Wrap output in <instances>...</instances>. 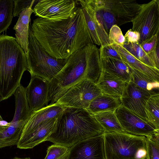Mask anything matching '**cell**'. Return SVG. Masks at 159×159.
Segmentation results:
<instances>
[{
  "label": "cell",
  "mask_w": 159,
  "mask_h": 159,
  "mask_svg": "<svg viewBox=\"0 0 159 159\" xmlns=\"http://www.w3.org/2000/svg\"><path fill=\"white\" fill-rule=\"evenodd\" d=\"M31 27L35 38L55 58L66 59L89 44H93L81 7L76 6L70 16L62 20L38 17L33 20Z\"/></svg>",
  "instance_id": "1"
},
{
  "label": "cell",
  "mask_w": 159,
  "mask_h": 159,
  "mask_svg": "<svg viewBox=\"0 0 159 159\" xmlns=\"http://www.w3.org/2000/svg\"><path fill=\"white\" fill-rule=\"evenodd\" d=\"M102 70L99 49L89 43L66 59L64 66L49 82L48 101L52 104L84 79L96 83Z\"/></svg>",
  "instance_id": "2"
},
{
  "label": "cell",
  "mask_w": 159,
  "mask_h": 159,
  "mask_svg": "<svg viewBox=\"0 0 159 159\" xmlns=\"http://www.w3.org/2000/svg\"><path fill=\"white\" fill-rule=\"evenodd\" d=\"M104 132L93 115L86 109L66 107L57 117L53 130L46 141L70 148Z\"/></svg>",
  "instance_id": "3"
},
{
  "label": "cell",
  "mask_w": 159,
  "mask_h": 159,
  "mask_svg": "<svg viewBox=\"0 0 159 159\" xmlns=\"http://www.w3.org/2000/svg\"><path fill=\"white\" fill-rule=\"evenodd\" d=\"M26 70V54L16 38L0 35V102L14 95Z\"/></svg>",
  "instance_id": "4"
},
{
  "label": "cell",
  "mask_w": 159,
  "mask_h": 159,
  "mask_svg": "<svg viewBox=\"0 0 159 159\" xmlns=\"http://www.w3.org/2000/svg\"><path fill=\"white\" fill-rule=\"evenodd\" d=\"M106 159H145L146 138L126 132H104Z\"/></svg>",
  "instance_id": "5"
},
{
  "label": "cell",
  "mask_w": 159,
  "mask_h": 159,
  "mask_svg": "<svg viewBox=\"0 0 159 159\" xmlns=\"http://www.w3.org/2000/svg\"><path fill=\"white\" fill-rule=\"evenodd\" d=\"M26 56L27 71L31 77L38 76L49 82L62 69L66 61V59L55 58L48 54L34 36L31 25Z\"/></svg>",
  "instance_id": "6"
},
{
  "label": "cell",
  "mask_w": 159,
  "mask_h": 159,
  "mask_svg": "<svg viewBox=\"0 0 159 159\" xmlns=\"http://www.w3.org/2000/svg\"><path fill=\"white\" fill-rule=\"evenodd\" d=\"M131 30L140 34L139 44L159 34V0L141 4L140 10L132 21Z\"/></svg>",
  "instance_id": "7"
},
{
  "label": "cell",
  "mask_w": 159,
  "mask_h": 159,
  "mask_svg": "<svg viewBox=\"0 0 159 159\" xmlns=\"http://www.w3.org/2000/svg\"><path fill=\"white\" fill-rule=\"evenodd\" d=\"M102 94L96 83L86 79L69 89L56 103L64 107L86 109L94 99Z\"/></svg>",
  "instance_id": "8"
},
{
  "label": "cell",
  "mask_w": 159,
  "mask_h": 159,
  "mask_svg": "<svg viewBox=\"0 0 159 159\" xmlns=\"http://www.w3.org/2000/svg\"><path fill=\"white\" fill-rule=\"evenodd\" d=\"M73 0H42L39 1L33 12L39 17L49 20L59 21L67 19L76 6Z\"/></svg>",
  "instance_id": "9"
},
{
  "label": "cell",
  "mask_w": 159,
  "mask_h": 159,
  "mask_svg": "<svg viewBox=\"0 0 159 159\" xmlns=\"http://www.w3.org/2000/svg\"><path fill=\"white\" fill-rule=\"evenodd\" d=\"M125 131L137 136L147 137L159 132L148 121L143 119L121 105L114 111Z\"/></svg>",
  "instance_id": "10"
},
{
  "label": "cell",
  "mask_w": 159,
  "mask_h": 159,
  "mask_svg": "<svg viewBox=\"0 0 159 159\" xmlns=\"http://www.w3.org/2000/svg\"><path fill=\"white\" fill-rule=\"evenodd\" d=\"M103 134L73 145L69 148L67 159H106Z\"/></svg>",
  "instance_id": "11"
},
{
  "label": "cell",
  "mask_w": 159,
  "mask_h": 159,
  "mask_svg": "<svg viewBox=\"0 0 159 159\" xmlns=\"http://www.w3.org/2000/svg\"><path fill=\"white\" fill-rule=\"evenodd\" d=\"M152 96L150 93L130 81L128 83L120 98L121 105L148 121L145 107L147 101Z\"/></svg>",
  "instance_id": "12"
},
{
  "label": "cell",
  "mask_w": 159,
  "mask_h": 159,
  "mask_svg": "<svg viewBox=\"0 0 159 159\" xmlns=\"http://www.w3.org/2000/svg\"><path fill=\"white\" fill-rule=\"evenodd\" d=\"M26 90L27 102L31 111L48 105L49 81L38 76L31 77Z\"/></svg>",
  "instance_id": "13"
},
{
  "label": "cell",
  "mask_w": 159,
  "mask_h": 159,
  "mask_svg": "<svg viewBox=\"0 0 159 159\" xmlns=\"http://www.w3.org/2000/svg\"><path fill=\"white\" fill-rule=\"evenodd\" d=\"M104 6L114 16L118 26L132 22L140 11L141 4L135 0H103Z\"/></svg>",
  "instance_id": "14"
},
{
  "label": "cell",
  "mask_w": 159,
  "mask_h": 159,
  "mask_svg": "<svg viewBox=\"0 0 159 159\" xmlns=\"http://www.w3.org/2000/svg\"><path fill=\"white\" fill-rule=\"evenodd\" d=\"M66 107L55 103L32 111L24 125L19 140H21L31 133L40 125L50 119L57 118Z\"/></svg>",
  "instance_id": "15"
},
{
  "label": "cell",
  "mask_w": 159,
  "mask_h": 159,
  "mask_svg": "<svg viewBox=\"0 0 159 159\" xmlns=\"http://www.w3.org/2000/svg\"><path fill=\"white\" fill-rule=\"evenodd\" d=\"M82 9L86 25L93 43L98 46L110 44L108 34L104 28L99 14L90 8Z\"/></svg>",
  "instance_id": "16"
},
{
  "label": "cell",
  "mask_w": 159,
  "mask_h": 159,
  "mask_svg": "<svg viewBox=\"0 0 159 159\" xmlns=\"http://www.w3.org/2000/svg\"><path fill=\"white\" fill-rule=\"evenodd\" d=\"M57 118H54L45 121L31 133L23 139L19 140L16 144L17 148L22 149L32 148L45 141L53 130Z\"/></svg>",
  "instance_id": "17"
},
{
  "label": "cell",
  "mask_w": 159,
  "mask_h": 159,
  "mask_svg": "<svg viewBox=\"0 0 159 159\" xmlns=\"http://www.w3.org/2000/svg\"><path fill=\"white\" fill-rule=\"evenodd\" d=\"M128 83L102 70L96 84L103 94L120 98Z\"/></svg>",
  "instance_id": "18"
},
{
  "label": "cell",
  "mask_w": 159,
  "mask_h": 159,
  "mask_svg": "<svg viewBox=\"0 0 159 159\" xmlns=\"http://www.w3.org/2000/svg\"><path fill=\"white\" fill-rule=\"evenodd\" d=\"M34 2L22 11L19 14L17 21L13 27L16 31V40L25 54L29 43V28L30 16L33 12L32 7Z\"/></svg>",
  "instance_id": "19"
},
{
  "label": "cell",
  "mask_w": 159,
  "mask_h": 159,
  "mask_svg": "<svg viewBox=\"0 0 159 159\" xmlns=\"http://www.w3.org/2000/svg\"><path fill=\"white\" fill-rule=\"evenodd\" d=\"M100 62L102 70L117 76L127 83L131 81V68L121 59L109 57L100 58Z\"/></svg>",
  "instance_id": "20"
},
{
  "label": "cell",
  "mask_w": 159,
  "mask_h": 159,
  "mask_svg": "<svg viewBox=\"0 0 159 159\" xmlns=\"http://www.w3.org/2000/svg\"><path fill=\"white\" fill-rule=\"evenodd\" d=\"M121 58L129 66L159 81V70L149 66L139 61L123 47L114 45Z\"/></svg>",
  "instance_id": "21"
},
{
  "label": "cell",
  "mask_w": 159,
  "mask_h": 159,
  "mask_svg": "<svg viewBox=\"0 0 159 159\" xmlns=\"http://www.w3.org/2000/svg\"><path fill=\"white\" fill-rule=\"evenodd\" d=\"M120 105V98L102 93L94 99L86 110L94 115L105 111H115Z\"/></svg>",
  "instance_id": "22"
},
{
  "label": "cell",
  "mask_w": 159,
  "mask_h": 159,
  "mask_svg": "<svg viewBox=\"0 0 159 159\" xmlns=\"http://www.w3.org/2000/svg\"><path fill=\"white\" fill-rule=\"evenodd\" d=\"M130 68L131 81L152 95L159 94V81L133 68Z\"/></svg>",
  "instance_id": "23"
},
{
  "label": "cell",
  "mask_w": 159,
  "mask_h": 159,
  "mask_svg": "<svg viewBox=\"0 0 159 159\" xmlns=\"http://www.w3.org/2000/svg\"><path fill=\"white\" fill-rule=\"evenodd\" d=\"M104 132H126L121 125L114 111H107L93 115Z\"/></svg>",
  "instance_id": "24"
},
{
  "label": "cell",
  "mask_w": 159,
  "mask_h": 159,
  "mask_svg": "<svg viewBox=\"0 0 159 159\" xmlns=\"http://www.w3.org/2000/svg\"><path fill=\"white\" fill-rule=\"evenodd\" d=\"M22 129L23 128L15 127L8 123L7 128L0 133V149L16 145Z\"/></svg>",
  "instance_id": "25"
},
{
  "label": "cell",
  "mask_w": 159,
  "mask_h": 159,
  "mask_svg": "<svg viewBox=\"0 0 159 159\" xmlns=\"http://www.w3.org/2000/svg\"><path fill=\"white\" fill-rule=\"evenodd\" d=\"M13 0H0V34L11 25L13 17Z\"/></svg>",
  "instance_id": "26"
},
{
  "label": "cell",
  "mask_w": 159,
  "mask_h": 159,
  "mask_svg": "<svg viewBox=\"0 0 159 159\" xmlns=\"http://www.w3.org/2000/svg\"><path fill=\"white\" fill-rule=\"evenodd\" d=\"M159 94L153 95L147 102L145 112L148 121L159 130Z\"/></svg>",
  "instance_id": "27"
},
{
  "label": "cell",
  "mask_w": 159,
  "mask_h": 159,
  "mask_svg": "<svg viewBox=\"0 0 159 159\" xmlns=\"http://www.w3.org/2000/svg\"><path fill=\"white\" fill-rule=\"evenodd\" d=\"M123 47L133 56L144 64L157 69L153 61L143 50L139 43H125Z\"/></svg>",
  "instance_id": "28"
},
{
  "label": "cell",
  "mask_w": 159,
  "mask_h": 159,
  "mask_svg": "<svg viewBox=\"0 0 159 159\" xmlns=\"http://www.w3.org/2000/svg\"><path fill=\"white\" fill-rule=\"evenodd\" d=\"M146 138V159H159V132Z\"/></svg>",
  "instance_id": "29"
},
{
  "label": "cell",
  "mask_w": 159,
  "mask_h": 159,
  "mask_svg": "<svg viewBox=\"0 0 159 159\" xmlns=\"http://www.w3.org/2000/svg\"><path fill=\"white\" fill-rule=\"evenodd\" d=\"M70 148L54 144L49 146L44 159H67Z\"/></svg>",
  "instance_id": "30"
},
{
  "label": "cell",
  "mask_w": 159,
  "mask_h": 159,
  "mask_svg": "<svg viewBox=\"0 0 159 159\" xmlns=\"http://www.w3.org/2000/svg\"><path fill=\"white\" fill-rule=\"evenodd\" d=\"M108 39L110 44L123 47L125 39L119 26L115 25L110 30Z\"/></svg>",
  "instance_id": "31"
},
{
  "label": "cell",
  "mask_w": 159,
  "mask_h": 159,
  "mask_svg": "<svg viewBox=\"0 0 159 159\" xmlns=\"http://www.w3.org/2000/svg\"><path fill=\"white\" fill-rule=\"evenodd\" d=\"M99 49L100 58L109 57L121 59L113 44L101 46Z\"/></svg>",
  "instance_id": "32"
},
{
  "label": "cell",
  "mask_w": 159,
  "mask_h": 159,
  "mask_svg": "<svg viewBox=\"0 0 159 159\" xmlns=\"http://www.w3.org/2000/svg\"><path fill=\"white\" fill-rule=\"evenodd\" d=\"M159 34L142 42L140 45L147 54L159 45Z\"/></svg>",
  "instance_id": "33"
},
{
  "label": "cell",
  "mask_w": 159,
  "mask_h": 159,
  "mask_svg": "<svg viewBox=\"0 0 159 159\" xmlns=\"http://www.w3.org/2000/svg\"><path fill=\"white\" fill-rule=\"evenodd\" d=\"M35 0H13L14 7L13 10V16H19L20 14L24 9L34 2Z\"/></svg>",
  "instance_id": "34"
},
{
  "label": "cell",
  "mask_w": 159,
  "mask_h": 159,
  "mask_svg": "<svg viewBox=\"0 0 159 159\" xmlns=\"http://www.w3.org/2000/svg\"><path fill=\"white\" fill-rule=\"evenodd\" d=\"M125 43H139L140 39V34L136 31H133L131 29L129 30L124 36Z\"/></svg>",
  "instance_id": "35"
},
{
  "label": "cell",
  "mask_w": 159,
  "mask_h": 159,
  "mask_svg": "<svg viewBox=\"0 0 159 159\" xmlns=\"http://www.w3.org/2000/svg\"><path fill=\"white\" fill-rule=\"evenodd\" d=\"M159 45L152 51L147 54L148 56L154 63L156 67L159 70Z\"/></svg>",
  "instance_id": "36"
},
{
  "label": "cell",
  "mask_w": 159,
  "mask_h": 159,
  "mask_svg": "<svg viewBox=\"0 0 159 159\" xmlns=\"http://www.w3.org/2000/svg\"><path fill=\"white\" fill-rule=\"evenodd\" d=\"M8 125V123L7 125H3L0 123V133L3 131L7 128Z\"/></svg>",
  "instance_id": "37"
},
{
  "label": "cell",
  "mask_w": 159,
  "mask_h": 159,
  "mask_svg": "<svg viewBox=\"0 0 159 159\" xmlns=\"http://www.w3.org/2000/svg\"><path fill=\"white\" fill-rule=\"evenodd\" d=\"M12 159H30V158L29 157H25V158H21L17 157H15Z\"/></svg>",
  "instance_id": "38"
},
{
  "label": "cell",
  "mask_w": 159,
  "mask_h": 159,
  "mask_svg": "<svg viewBox=\"0 0 159 159\" xmlns=\"http://www.w3.org/2000/svg\"><path fill=\"white\" fill-rule=\"evenodd\" d=\"M3 121V120L2 119V117H1V115H0V122Z\"/></svg>",
  "instance_id": "39"
},
{
  "label": "cell",
  "mask_w": 159,
  "mask_h": 159,
  "mask_svg": "<svg viewBox=\"0 0 159 159\" xmlns=\"http://www.w3.org/2000/svg\"><path fill=\"white\" fill-rule=\"evenodd\" d=\"M145 159H146V158H145Z\"/></svg>",
  "instance_id": "40"
}]
</instances>
